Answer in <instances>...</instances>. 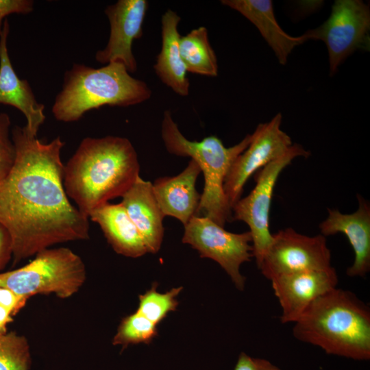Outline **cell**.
Returning a JSON list of instances; mask_svg holds the SVG:
<instances>
[{"mask_svg": "<svg viewBox=\"0 0 370 370\" xmlns=\"http://www.w3.org/2000/svg\"><path fill=\"white\" fill-rule=\"evenodd\" d=\"M16 158L0 182V223L14 264L49 247L89 238L88 217L69 201L63 185L60 137L48 143L25 127L12 130Z\"/></svg>", "mask_w": 370, "mask_h": 370, "instance_id": "1", "label": "cell"}, {"mask_svg": "<svg viewBox=\"0 0 370 370\" xmlns=\"http://www.w3.org/2000/svg\"><path fill=\"white\" fill-rule=\"evenodd\" d=\"M136 151L126 138H84L63 169L68 197L88 217L95 208L122 197L139 175Z\"/></svg>", "mask_w": 370, "mask_h": 370, "instance_id": "2", "label": "cell"}, {"mask_svg": "<svg viewBox=\"0 0 370 370\" xmlns=\"http://www.w3.org/2000/svg\"><path fill=\"white\" fill-rule=\"evenodd\" d=\"M294 337L326 354L370 358V310L354 293L334 288L317 298L294 323Z\"/></svg>", "mask_w": 370, "mask_h": 370, "instance_id": "3", "label": "cell"}, {"mask_svg": "<svg viewBox=\"0 0 370 370\" xmlns=\"http://www.w3.org/2000/svg\"><path fill=\"white\" fill-rule=\"evenodd\" d=\"M151 96L147 84L133 77L121 63L112 62L100 68L74 63L64 73L62 90L51 111L56 120L73 122L90 110L106 105L131 106Z\"/></svg>", "mask_w": 370, "mask_h": 370, "instance_id": "4", "label": "cell"}, {"mask_svg": "<svg viewBox=\"0 0 370 370\" xmlns=\"http://www.w3.org/2000/svg\"><path fill=\"white\" fill-rule=\"evenodd\" d=\"M161 136L169 153L190 157L199 166L204 177V188L200 197L197 214H202L224 227L232 221L230 208L224 192V182L233 162L249 145L251 134L238 144L226 147L218 137L209 136L199 141L188 140L173 120L171 112L163 114Z\"/></svg>", "mask_w": 370, "mask_h": 370, "instance_id": "5", "label": "cell"}, {"mask_svg": "<svg viewBox=\"0 0 370 370\" xmlns=\"http://www.w3.org/2000/svg\"><path fill=\"white\" fill-rule=\"evenodd\" d=\"M86 279V267L77 254L66 247L47 248L26 265L0 273V287L27 299L49 293L65 299L76 293Z\"/></svg>", "mask_w": 370, "mask_h": 370, "instance_id": "6", "label": "cell"}, {"mask_svg": "<svg viewBox=\"0 0 370 370\" xmlns=\"http://www.w3.org/2000/svg\"><path fill=\"white\" fill-rule=\"evenodd\" d=\"M310 154L301 145L294 144L280 157L255 173L256 185L250 193L240 198L232 208L233 221L245 222L252 238L253 257L257 267L273 238L269 229V214L274 188L281 172L297 157Z\"/></svg>", "mask_w": 370, "mask_h": 370, "instance_id": "7", "label": "cell"}, {"mask_svg": "<svg viewBox=\"0 0 370 370\" xmlns=\"http://www.w3.org/2000/svg\"><path fill=\"white\" fill-rule=\"evenodd\" d=\"M250 232H228L206 217L194 216L184 225L182 243L189 244L200 254L216 261L230 277L240 291L245 287V278L240 267L253 257Z\"/></svg>", "mask_w": 370, "mask_h": 370, "instance_id": "8", "label": "cell"}, {"mask_svg": "<svg viewBox=\"0 0 370 370\" xmlns=\"http://www.w3.org/2000/svg\"><path fill=\"white\" fill-rule=\"evenodd\" d=\"M370 29V10L361 0H336L329 18L304 34L308 40L324 42L328 51L330 73L358 49H367Z\"/></svg>", "mask_w": 370, "mask_h": 370, "instance_id": "9", "label": "cell"}, {"mask_svg": "<svg viewBox=\"0 0 370 370\" xmlns=\"http://www.w3.org/2000/svg\"><path fill=\"white\" fill-rule=\"evenodd\" d=\"M331 267V252L325 236H309L291 227L279 230L258 268L267 280L299 271Z\"/></svg>", "mask_w": 370, "mask_h": 370, "instance_id": "10", "label": "cell"}, {"mask_svg": "<svg viewBox=\"0 0 370 370\" xmlns=\"http://www.w3.org/2000/svg\"><path fill=\"white\" fill-rule=\"evenodd\" d=\"M282 114L260 123L247 147L236 158L224 182V192L232 208L241 198L243 187L254 173L283 155L291 146V137L280 126Z\"/></svg>", "mask_w": 370, "mask_h": 370, "instance_id": "11", "label": "cell"}, {"mask_svg": "<svg viewBox=\"0 0 370 370\" xmlns=\"http://www.w3.org/2000/svg\"><path fill=\"white\" fill-rule=\"evenodd\" d=\"M148 6L146 0H119L106 8L110 32L105 48L95 54L97 62L105 65L121 63L130 73L137 70L132 43L143 36V25Z\"/></svg>", "mask_w": 370, "mask_h": 370, "instance_id": "12", "label": "cell"}, {"mask_svg": "<svg viewBox=\"0 0 370 370\" xmlns=\"http://www.w3.org/2000/svg\"><path fill=\"white\" fill-rule=\"evenodd\" d=\"M282 308V323H295L317 298L336 287L337 273L332 266L278 276L271 280Z\"/></svg>", "mask_w": 370, "mask_h": 370, "instance_id": "13", "label": "cell"}, {"mask_svg": "<svg viewBox=\"0 0 370 370\" xmlns=\"http://www.w3.org/2000/svg\"><path fill=\"white\" fill-rule=\"evenodd\" d=\"M358 210L343 214L338 210L328 209V217L319 224L324 236L342 233L353 248L354 260L347 269L350 277H364L370 270V206L360 195Z\"/></svg>", "mask_w": 370, "mask_h": 370, "instance_id": "14", "label": "cell"}, {"mask_svg": "<svg viewBox=\"0 0 370 370\" xmlns=\"http://www.w3.org/2000/svg\"><path fill=\"white\" fill-rule=\"evenodd\" d=\"M9 32V21L5 18L0 33V103L20 110L27 120L25 128L37 136L45 120V106L36 100L27 80L20 79L13 69L8 50Z\"/></svg>", "mask_w": 370, "mask_h": 370, "instance_id": "15", "label": "cell"}, {"mask_svg": "<svg viewBox=\"0 0 370 370\" xmlns=\"http://www.w3.org/2000/svg\"><path fill=\"white\" fill-rule=\"evenodd\" d=\"M200 172L199 165L190 159L178 175L154 181L153 193L164 217H173L184 226L193 217L197 216L201 195L195 186Z\"/></svg>", "mask_w": 370, "mask_h": 370, "instance_id": "16", "label": "cell"}, {"mask_svg": "<svg viewBox=\"0 0 370 370\" xmlns=\"http://www.w3.org/2000/svg\"><path fill=\"white\" fill-rule=\"evenodd\" d=\"M121 197V204L141 234L148 253H157L163 241L164 216L155 197L152 183L138 176Z\"/></svg>", "mask_w": 370, "mask_h": 370, "instance_id": "17", "label": "cell"}, {"mask_svg": "<svg viewBox=\"0 0 370 370\" xmlns=\"http://www.w3.org/2000/svg\"><path fill=\"white\" fill-rule=\"evenodd\" d=\"M221 3L237 11L256 26L281 64H286L295 47L308 40L305 34L292 36L281 28L270 0H223Z\"/></svg>", "mask_w": 370, "mask_h": 370, "instance_id": "18", "label": "cell"}, {"mask_svg": "<svg viewBox=\"0 0 370 370\" xmlns=\"http://www.w3.org/2000/svg\"><path fill=\"white\" fill-rule=\"evenodd\" d=\"M180 16L172 10L162 16L161 49L153 65L156 74L166 86L180 96L189 94L190 82L180 50Z\"/></svg>", "mask_w": 370, "mask_h": 370, "instance_id": "19", "label": "cell"}, {"mask_svg": "<svg viewBox=\"0 0 370 370\" xmlns=\"http://www.w3.org/2000/svg\"><path fill=\"white\" fill-rule=\"evenodd\" d=\"M88 218L99 225L117 254L138 258L148 253L141 234L121 203L107 202L93 210Z\"/></svg>", "mask_w": 370, "mask_h": 370, "instance_id": "20", "label": "cell"}, {"mask_svg": "<svg viewBox=\"0 0 370 370\" xmlns=\"http://www.w3.org/2000/svg\"><path fill=\"white\" fill-rule=\"evenodd\" d=\"M180 50L187 72L208 77L217 75V56L205 27L193 29L181 36Z\"/></svg>", "mask_w": 370, "mask_h": 370, "instance_id": "21", "label": "cell"}, {"mask_svg": "<svg viewBox=\"0 0 370 370\" xmlns=\"http://www.w3.org/2000/svg\"><path fill=\"white\" fill-rule=\"evenodd\" d=\"M158 284L153 282L150 289L139 295L137 312L143 314L153 323L158 325L170 312L175 311L179 302L177 296L183 289L182 286L173 288L160 293L157 291Z\"/></svg>", "mask_w": 370, "mask_h": 370, "instance_id": "22", "label": "cell"}, {"mask_svg": "<svg viewBox=\"0 0 370 370\" xmlns=\"http://www.w3.org/2000/svg\"><path fill=\"white\" fill-rule=\"evenodd\" d=\"M157 336V325L136 311L121 320L112 339V344L120 345L123 349L129 345L140 343L148 345Z\"/></svg>", "mask_w": 370, "mask_h": 370, "instance_id": "23", "label": "cell"}, {"mask_svg": "<svg viewBox=\"0 0 370 370\" xmlns=\"http://www.w3.org/2000/svg\"><path fill=\"white\" fill-rule=\"evenodd\" d=\"M31 364L29 345L25 336L14 332L0 336V370H29Z\"/></svg>", "mask_w": 370, "mask_h": 370, "instance_id": "24", "label": "cell"}, {"mask_svg": "<svg viewBox=\"0 0 370 370\" xmlns=\"http://www.w3.org/2000/svg\"><path fill=\"white\" fill-rule=\"evenodd\" d=\"M11 121L5 112L0 113V182L8 175L15 158V147L10 136Z\"/></svg>", "mask_w": 370, "mask_h": 370, "instance_id": "25", "label": "cell"}, {"mask_svg": "<svg viewBox=\"0 0 370 370\" xmlns=\"http://www.w3.org/2000/svg\"><path fill=\"white\" fill-rule=\"evenodd\" d=\"M234 370H282L269 360L251 357L244 352L238 356Z\"/></svg>", "mask_w": 370, "mask_h": 370, "instance_id": "26", "label": "cell"}, {"mask_svg": "<svg viewBox=\"0 0 370 370\" xmlns=\"http://www.w3.org/2000/svg\"><path fill=\"white\" fill-rule=\"evenodd\" d=\"M33 9L32 0H0V20L12 14H27Z\"/></svg>", "mask_w": 370, "mask_h": 370, "instance_id": "27", "label": "cell"}, {"mask_svg": "<svg viewBox=\"0 0 370 370\" xmlns=\"http://www.w3.org/2000/svg\"><path fill=\"white\" fill-rule=\"evenodd\" d=\"M27 299L7 288L0 287V305L8 309L12 315H14L23 308Z\"/></svg>", "mask_w": 370, "mask_h": 370, "instance_id": "28", "label": "cell"}, {"mask_svg": "<svg viewBox=\"0 0 370 370\" xmlns=\"http://www.w3.org/2000/svg\"><path fill=\"white\" fill-rule=\"evenodd\" d=\"M12 256V241L7 230L0 223V271Z\"/></svg>", "mask_w": 370, "mask_h": 370, "instance_id": "29", "label": "cell"}, {"mask_svg": "<svg viewBox=\"0 0 370 370\" xmlns=\"http://www.w3.org/2000/svg\"><path fill=\"white\" fill-rule=\"evenodd\" d=\"M11 312L0 305V336L7 333V325L13 321Z\"/></svg>", "mask_w": 370, "mask_h": 370, "instance_id": "30", "label": "cell"}, {"mask_svg": "<svg viewBox=\"0 0 370 370\" xmlns=\"http://www.w3.org/2000/svg\"><path fill=\"white\" fill-rule=\"evenodd\" d=\"M3 22V20H0V33H1V29H2Z\"/></svg>", "mask_w": 370, "mask_h": 370, "instance_id": "31", "label": "cell"}]
</instances>
